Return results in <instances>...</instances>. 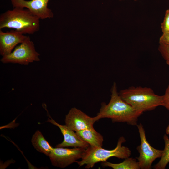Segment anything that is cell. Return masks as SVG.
Here are the masks:
<instances>
[{
	"label": "cell",
	"instance_id": "1",
	"mask_svg": "<svg viewBox=\"0 0 169 169\" xmlns=\"http://www.w3.org/2000/svg\"><path fill=\"white\" fill-rule=\"evenodd\" d=\"M110 91V101L107 104L101 103L96 116L98 120L108 118L111 119L113 122L126 123L131 125L137 126L138 118L143 112L137 110L122 99L118 92L115 82Z\"/></svg>",
	"mask_w": 169,
	"mask_h": 169
},
{
	"label": "cell",
	"instance_id": "2",
	"mask_svg": "<svg viewBox=\"0 0 169 169\" xmlns=\"http://www.w3.org/2000/svg\"><path fill=\"white\" fill-rule=\"evenodd\" d=\"M13 29L23 34H32L40 28V19L28 9L16 7L0 15V30Z\"/></svg>",
	"mask_w": 169,
	"mask_h": 169
},
{
	"label": "cell",
	"instance_id": "3",
	"mask_svg": "<svg viewBox=\"0 0 169 169\" xmlns=\"http://www.w3.org/2000/svg\"><path fill=\"white\" fill-rule=\"evenodd\" d=\"M119 94L125 101L143 112L163 106V96L156 94L149 87L132 86L121 90Z\"/></svg>",
	"mask_w": 169,
	"mask_h": 169
},
{
	"label": "cell",
	"instance_id": "4",
	"mask_svg": "<svg viewBox=\"0 0 169 169\" xmlns=\"http://www.w3.org/2000/svg\"><path fill=\"white\" fill-rule=\"evenodd\" d=\"M126 140L124 137H120L118 140L116 147L112 150L90 146L86 149L81 160L77 161L76 162L79 166L85 165L86 169H89L93 168L96 163L106 161L112 157L119 159H126L130 156L131 151L127 147L122 146V144Z\"/></svg>",
	"mask_w": 169,
	"mask_h": 169
},
{
	"label": "cell",
	"instance_id": "5",
	"mask_svg": "<svg viewBox=\"0 0 169 169\" xmlns=\"http://www.w3.org/2000/svg\"><path fill=\"white\" fill-rule=\"evenodd\" d=\"M40 54L36 50L33 42L27 36L25 40L16 47L9 54L2 57L3 63L18 64L27 65L34 62L40 61Z\"/></svg>",
	"mask_w": 169,
	"mask_h": 169
},
{
	"label": "cell",
	"instance_id": "6",
	"mask_svg": "<svg viewBox=\"0 0 169 169\" xmlns=\"http://www.w3.org/2000/svg\"><path fill=\"white\" fill-rule=\"evenodd\" d=\"M137 126L141 143L137 147L139 155L136 159L140 169H150L153 162L161 156L163 150L156 149L149 143L146 139L145 130L141 123Z\"/></svg>",
	"mask_w": 169,
	"mask_h": 169
},
{
	"label": "cell",
	"instance_id": "7",
	"mask_svg": "<svg viewBox=\"0 0 169 169\" xmlns=\"http://www.w3.org/2000/svg\"><path fill=\"white\" fill-rule=\"evenodd\" d=\"M86 149L78 147L53 148L49 156L52 165L54 166L64 168L81 159Z\"/></svg>",
	"mask_w": 169,
	"mask_h": 169
},
{
	"label": "cell",
	"instance_id": "8",
	"mask_svg": "<svg viewBox=\"0 0 169 169\" xmlns=\"http://www.w3.org/2000/svg\"><path fill=\"white\" fill-rule=\"evenodd\" d=\"M96 116L91 117L75 107L71 108L66 115L65 125L75 132L93 128L94 123L98 121Z\"/></svg>",
	"mask_w": 169,
	"mask_h": 169
},
{
	"label": "cell",
	"instance_id": "9",
	"mask_svg": "<svg viewBox=\"0 0 169 169\" xmlns=\"http://www.w3.org/2000/svg\"><path fill=\"white\" fill-rule=\"evenodd\" d=\"M14 7H18L28 9L40 19L51 18L54 16L52 10L49 8V0H10Z\"/></svg>",
	"mask_w": 169,
	"mask_h": 169
},
{
	"label": "cell",
	"instance_id": "10",
	"mask_svg": "<svg viewBox=\"0 0 169 169\" xmlns=\"http://www.w3.org/2000/svg\"><path fill=\"white\" fill-rule=\"evenodd\" d=\"M47 122H50L57 126L64 137L63 141L57 145V147H72L87 149L89 145L81 139L74 131L71 130L65 125H61L54 121L52 118L48 119Z\"/></svg>",
	"mask_w": 169,
	"mask_h": 169
},
{
	"label": "cell",
	"instance_id": "11",
	"mask_svg": "<svg viewBox=\"0 0 169 169\" xmlns=\"http://www.w3.org/2000/svg\"><path fill=\"white\" fill-rule=\"evenodd\" d=\"M27 37L15 30L4 32L0 29V55L3 57L10 54L16 46L23 42Z\"/></svg>",
	"mask_w": 169,
	"mask_h": 169
},
{
	"label": "cell",
	"instance_id": "12",
	"mask_svg": "<svg viewBox=\"0 0 169 169\" xmlns=\"http://www.w3.org/2000/svg\"><path fill=\"white\" fill-rule=\"evenodd\" d=\"M90 146L102 147L103 141L102 136L95 131L94 128L87 129L76 132Z\"/></svg>",
	"mask_w": 169,
	"mask_h": 169
},
{
	"label": "cell",
	"instance_id": "13",
	"mask_svg": "<svg viewBox=\"0 0 169 169\" xmlns=\"http://www.w3.org/2000/svg\"><path fill=\"white\" fill-rule=\"evenodd\" d=\"M31 141L37 151L47 156H49L53 150L54 148L45 139L39 130H37L33 135Z\"/></svg>",
	"mask_w": 169,
	"mask_h": 169
},
{
	"label": "cell",
	"instance_id": "14",
	"mask_svg": "<svg viewBox=\"0 0 169 169\" xmlns=\"http://www.w3.org/2000/svg\"><path fill=\"white\" fill-rule=\"evenodd\" d=\"M101 165L103 167H110L113 169H140L138 161L135 158L129 157L119 163H113L106 161L102 162Z\"/></svg>",
	"mask_w": 169,
	"mask_h": 169
},
{
	"label": "cell",
	"instance_id": "15",
	"mask_svg": "<svg viewBox=\"0 0 169 169\" xmlns=\"http://www.w3.org/2000/svg\"><path fill=\"white\" fill-rule=\"evenodd\" d=\"M163 139L165 147L160 160L154 166L155 169H165L169 163V138L167 135L165 134Z\"/></svg>",
	"mask_w": 169,
	"mask_h": 169
},
{
	"label": "cell",
	"instance_id": "16",
	"mask_svg": "<svg viewBox=\"0 0 169 169\" xmlns=\"http://www.w3.org/2000/svg\"><path fill=\"white\" fill-rule=\"evenodd\" d=\"M158 50L169 66V44L159 43Z\"/></svg>",
	"mask_w": 169,
	"mask_h": 169
},
{
	"label": "cell",
	"instance_id": "17",
	"mask_svg": "<svg viewBox=\"0 0 169 169\" xmlns=\"http://www.w3.org/2000/svg\"><path fill=\"white\" fill-rule=\"evenodd\" d=\"M162 33L169 32V9L165 13L163 21L161 24Z\"/></svg>",
	"mask_w": 169,
	"mask_h": 169
},
{
	"label": "cell",
	"instance_id": "18",
	"mask_svg": "<svg viewBox=\"0 0 169 169\" xmlns=\"http://www.w3.org/2000/svg\"><path fill=\"white\" fill-rule=\"evenodd\" d=\"M162 96L163 106L169 111V84L164 94Z\"/></svg>",
	"mask_w": 169,
	"mask_h": 169
},
{
	"label": "cell",
	"instance_id": "19",
	"mask_svg": "<svg viewBox=\"0 0 169 169\" xmlns=\"http://www.w3.org/2000/svg\"><path fill=\"white\" fill-rule=\"evenodd\" d=\"M159 42L169 44V32L162 33L160 38Z\"/></svg>",
	"mask_w": 169,
	"mask_h": 169
},
{
	"label": "cell",
	"instance_id": "20",
	"mask_svg": "<svg viewBox=\"0 0 169 169\" xmlns=\"http://www.w3.org/2000/svg\"><path fill=\"white\" fill-rule=\"evenodd\" d=\"M166 132L167 135H169V124L166 128Z\"/></svg>",
	"mask_w": 169,
	"mask_h": 169
},
{
	"label": "cell",
	"instance_id": "21",
	"mask_svg": "<svg viewBox=\"0 0 169 169\" xmlns=\"http://www.w3.org/2000/svg\"><path fill=\"white\" fill-rule=\"evenodd\" d=\"M134 0L136 1V0Z\"/></svg>",
	"mask_w": 169,
	"mask_h": 169
}]
</instances>
